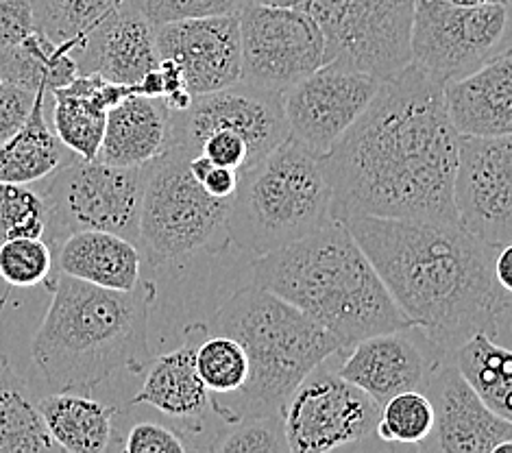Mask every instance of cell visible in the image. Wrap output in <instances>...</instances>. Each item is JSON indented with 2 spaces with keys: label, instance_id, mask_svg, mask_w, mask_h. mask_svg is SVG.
I'll return each instance as SVG.
<instances>
[{
  "label": "cell",
  "instance_id": "cell-1",
  "mask_svg": "<svg viewBox=\"0 0 512 453\" xmlns=\"http://www.w3.org/2000/svg\"><path fill=\"white\" fill-rule=\"evenodd\" d=\"M458 133L443 83L419 64L382 81L369 107L321 157L332 186V216L353 212L458 223L454 173Z\"/></svg>",
  "mask_w": 512,
  "mask_h": 453
},
{
  "label": "cell",
  "instance_id": "cell-2",
  "mask_svg": "<svg viewBox=\"0 0 512 453\" xmlns=\"http://www.w3.org/2000/svg\"><path fill=\"white\" fill-rule=\"evenodd\" d=\"M334 218L367 253L406 321L445 358L475 332L506 338L512 292L495 279L499 249L458 223L353 212Z\"/></svg>",
  "mask_w": 512,
  "mask_h": 453
},
{
  "label": "cell",
  "instance_id": "cell-3",
  "mask_svg": "<svg viewBox=\"0 0 512 453\" xmlns=\"http://www.w3.org/2000/svg\"><path fill=\"white\" fill-rule=\"evenodd\" d=\"M253 284L275 292L334 334L345 351L373 334L412 327L351 231L321 229L253 260Z\"/></svg>",
  "mask_w": 512,
  "mask_h": 453
},
{
  "label": "cell",
  "instance_id": "cell-4",
  "mask_svg": "<svg viewBox=\"0 0 512 453\" xmlns=\"http://www.w3.org/2000/svg\"><path fill=\"white\" fill-rule=\"evenodd\" d=\"M51 308L31 355L55 393H88L136 360L146 340V290L118 292L53 275Z\"/></svg>",
  "mask_w": 512,
  "mask_h": 453
},
{
  "label": "cell",
  "instance_id": "cell-5",
  "mask_svg": "<svg viewBox=\"0 0 512 453\" xmlns=\"http://www.w3.org/2000/svg\"><path fill=\"white\" fill-rule=\"evenodd\" d=\"M214 332L238 340L249 362L245 384L236 393L212 399L214 414L227 423L279 412L303 377L345 353L323 325L255 284L236 292L218 310Z\"/></svg>",
  "mask_w": 512,
  "mask_h": 453
},
{
  "label": "cell",
  "instance_id": "cell-6",
  "mask_svg": "<svg viewBox=\"0 0 512 453\" xmlns=\"http://www.w3.org/2000/svg\"><path fill=\"white\" fill-rule=\"evenodd\" d=\"M332 205L321 157L288 136L240 173L225 234L240 251L260 257L327 225Z\"/></svg>",
  "mask_w": 512,
  "mask_h": 453
},
{
  "label": "cell",
  "instance_id": "cell-7",
  "mask_svg": "<svg viewBox=\"0 0 512 453\" xmlns=\"http://www.w3.org/2000/svg\"><path fill=\"white\" fill-rule=\"evenodd\" d=\"M188 159L184 151L166 149L149 162L136 247L153 266L212 249L225 234L231 201L210 197L192 177Z\"/></svg>",
  "mask_w": 512,
  "mask_h": 453
},
{
  "label": "cell",
  "instance_id": "cell-8",
  "mask_svg": "<svg viewBox=\"0 0 512 453\" xmlns=\"http://www.w3.org/2000/svg\"><path fill=\"white\" fill-rule=\"evenodd\" d=\"M149 164L109 166L72 155L40 192L46 207L44 240L55 249L75 231H109L138 242Z\"/></svg>",
  "mask_w": 512,
  "mask_h": 453
},
{
  "label": "cell",
  "instance_id": "cell-9",
  "mask_svg": "<svg viewBox=\"0 0 512 453\" xmlns=\"http://www.w3.org/2000/svg\"><path fill=\"white\" fill-rule=\"evenodd\" d=\"M299 7L321 29L323 64L386 81L412 61L414 0H303Z\"/></svg>",
  "mask_w": 512,
  "mask_h": 453
},
{
  "label": "cell",
  "instance_id": "cell-10",
  "mask_svg": "<svg viewBox=\"0 0 512 453\" xmlns=\"http://www.w3.org/2000/svg\"><path fill=\"white\" fill-rule=\"evenodd\" d=\"M510 48V3L456 7L414 0L412 61L441 83L478 70Z\"/></svg>",
  "mask_w": 512,
  "mask_h": 453
},
{
  "label": "cell",
  "instance_id": "cell-11",
  "mask_svg": "<svg viewBox=\"0 0 512 453\" xmlns=\"http://www.w3.org/2000/svg\"><path fill=\"white\" fill-rule=\"evenodd\" d=\"M279 416L290 453H325L373 438L380 406L323 362L292 390Z\"/></svg>",
  "mask_w": 512,
  "mask_h": 453
},
{
  "label": "cell",
  "instance_id": "cell-12",
  "mask_svg": "<svg viewBox=\"0 0 512 453\" xmlns=\"http://www.w3.org/2000/svg\"><path fill=\"white\" fill-rule=\"evenodd\" d=\"M242 79L286 92L323 66V35L308 11L245 3L238 9Z\"/></svg>",
  "mask_w": 512,
  "mask_h": 453
},
{
  "label": "cell",
  "instance_id": "cell-13",
  "mask_svg": "<svg viewBox=\"0 0 512 453\" xmlns=\"http://www.w3.org/2000/svg\"><path fill=\"white\" fill-rule=\"evenodd\" d=\"M216 129H231L247 140L253 162H260L288 133L282 92L238 81L229 88L194 96L184 112H170L168 149L194 157L201 142Z\"/></svg>",
  "mask_w": 512,
  "mask_h": 453
},
{
  "label": "cell",
  "instance_id": "cell-14",
  "mask_svg": "<svg viewBox=\"0 0 512 453\" xmlns=\"http://www.w3.org/2000/svg\"><path fill=\"white\" fill-rule=\"evenodd\" d=\"M451 197L469 234L495 249L512 244V138L458 136Z\"/></svg>",
  "mask_w": 512,
  "mask_h": 453
},
{
  "label": "cell",
  "instance_id": "cell-15",
  "mask_svg": "<svg viewBox=\"0 0 512 453\" xmlns=\"http://www.w3.org/2000/svg\"><path fill=\"white\" fill-rule=\"evenodd\" d=\"M380 85L367 72L323 64L282 92L290 138L323 157L362 116Z\"/></svg>",
  "mask_w": 512,
  "mask_h": 453
},
{
  "label": "cell",
  "instance_id": "cell-16",
  "mask_svg": "<svg viewBox=\"0 0 512 453\" xmlns=\"http://www.w3.org/2000/svg\"><path fill=\"white\" fill-rule=\"evenodd\" d=\"M434 427L417 447L428 453H512V423L473 393L449 358H441L423 386Z\"/></svg>",
  "mask_w": 512,
  "mask_h": 453
},
{
  "label": "cell",
  "instance_id": "cell-17",
  "mask_svg": "<svg viewBox=\"0 0 512 453\" xmlns=\"http://www.w3.org/2000/svg\"><path fill=\"white\" fill-rule=\"evenodd\" d=\"M153 29L157 55L177 61L192 96L229 88L242 79L236 14L177 20Z\"/></svg>",
  "mask_w": 512,
  "mask_h": 453
},
{
  "label": "cell",
  "instance_id": "cell-18",
  "mask_svg": "<svg viewBox=\"0 0 512 453\" xmlns=\"http://www.w3.org/2000/svg\"><path fill=\"white\" fill-rule=\"evenodd\" d=\"M441 358L445 355L412 325L358 340L336 371L382 408L399 393L423 390Z\"/></svg>",
  "mask_w": 512,
  "mask_h": 453
},
{
  "label": "cell",
  "instance_id": "cell-19",
  "mask_svg": "<svg viewBox=\"0 0 512 453\" xmlns=\"http://www.w3.org/2000/svg\"><path fill=\"white\" fill-rule=\"evenodd\" d=\"M79 75L96 72L103 79L136 85L146 72L160 66L155 46V29L127 0L88 33L83 44L72 51Z\"/></svg>",
  "mask_w": 512,
  "mask_h": 453
},
{
  "label": "cell",
  "instance_id": "cell-20",
  "mask_svg": "<svg viewBox=\"0 0 512 453\" xmlns=\"http://www.w3.org/2000/svg\"><path fill=\"white\" fill-rule=\"evenodd\" d=\"M449 122L458 136L512 133V51L499 53L469 75L443 83Z\"/></svg>",
  "mask_w": 512,
  "mask_h": 453
},
{
  "label": "cell",
  "instance_id": "cell-21",
  "mask_svg": "<svg viewBox=\"0 0 512 453\" xmlns=\"http://www.w3.org/2000/svg\"><path fill=\"white\" fill-rule=\"evenodd\" d=\"M133 94H138L136 85L112 83L96 72L77 75L64 88L48 92L53 99L55 136L77 157L96 159L105 136L107 109Z\"/></svg>",
  "mask_w": 512,
  "mask_h": 453
},
{
  "label": "cell",
  "instance_id": "cell-22",
  "mask_svg": "<svg viewBox=\"0 0 512 453\" xmlns=\"http://www.w3.org/2000/svg\"><path fill=\"white\" fill-rule=\"evenodd\" d=\"M170 109L164 99L133 94L107 109L96 159L109 166H144L168 149Z\"/></svg>",
  "mask_w": 512,
  "mask_h": 453
},
{
  "label": "cell",
  "instance_id": "cell-23",
  "mask_svg": "<svg viewBox=\"0 0 512 453\" xmlns=\"http://www.w3.org/2000/svg\"><path fill=\"white\" fill-rule=\"evenodd\" d=\"M53 251L57 273L118 292L140 286V249L123 236L109 231H75Z\"/></svg>",
  "mask_w": 512,
  "mask_h": 453
},
{
  "label": "cell",
  "instance_id": "cell-24",
  "mask_svg": "<svg viewBox=\"0 0 512 453\" xmlns=\"http://www.w3.org/2000/svg\"><path fill=\"white\" fill-rule=\"evenodd\" d=\"M131 403L157 408L170 419L201 430L207 412L212 410V395L194 366V347L181 345L160 355L149 366L140 393Z\"/></svg>",
  "mask_w": 512,
  "mask_h": 453
},
{
  "label": "cell",
  "instance_id": "cell-25",
  "mask_svg": "<svg viewBox=\"0 0 512 453\" xmlns=\"http://www.w3.org/2000/svg\"><path fill=\"white\" fill-rule=\"evenodd\" d=\"M46 99L48 92L40 90L27 120L22 127L0 144V181L5 183H29L51 177L62 166L70 153L59 142L53 127L46 120Z\"/></svg>",
  "mask_w": 512,
  "mask_h": 453
},
{
  "label": "cell",
  "instance_id": "cell-26",
  "mask_svg": "<svg viewBox=\"0 0 512 453\" xmlns=\"http://www.w3.org/2000/svg\"><path fill=\"white\" fill-rule=\"evenodd\" d=\"M48 434L62 451L101 453L114 447L116 410L79 393H53L38 401Z\"/></svg>",
  "mask_w": 512,
  "mask_h": 453
},
{
  "label": "cell",
  "instance_id": "cell-27",
  "mask_svg": "<svg viewBox=\"0 0 512 453\" xmlns=\"http://www.w3.org/2000/svg\"><path fill=\"white\" fill-rule=\"evenodd\" d=\"M79 75L68 44H57L35 29L22 42L0 48V81L29 92H53Z\"/></svg>",
  "mask_w": 512,
  "mask_h": 453
},
{
  "label": "cell",
  "instance_id": "cell-28",
  "mask_svg": "<svg viewBox=\"0 0 512 453\" xmlns=\"http://www.w3.org/2000/svg\"><path fill=\"white\" fill-rule=\"evenodd\" d=\"M458 373L495 414L512 419V353L486 332H475L449 355Z\"/></svg>",
  "mask_w": 512,
  "mask_h": 453
},
{
  "label": "cell",
  "instance_id": "cell-29",
  "mask_svg": "<svg viewBox=\"0 0 512 453\" xmlns=\"http://www.w3.org/2000/svg\"><path fill=\"white\" fill-rule=\"evenodd\" d=\"M62 451L48 434L38 401L27 384L11 369L7 358L0 362V453H51Z\"/></svg>",
  "mask_w": 512,
  "mask_h": 453
},
{
  "label": "cell",
  "instance_id": "cell-30",
  "mask_svg": "<svg viewBox=\"0 0 512 453\" xmlns=\"http://www.w3.org/2000/svg\"><path fill=\"white\" fill-rule=\"evenodd\" d=\"M125 0H31L35 29L72 51L83 44L88 33Z\"/></svg>",
  "mask_w": 512,
  "mask_h": 453
},
{
  "label": "cell",
  "instance_id": "cell-31",
  "mask_svg": "<svg viewBox=\"0 0 512 453\" xmlns=\"http://www.w3.org/2000/svg\"><path fill=\"white\" fill-rule=\"evenodd\" d=\"M434 427L432 401L423 390H406L390 397L380 408L375 438L386 445L419 447Z\"/></svg>",
  "mask_w": 512,
  "mask_h": 453
},
{
  "label": "cell",
  "instance_id": "cell-32",
  "mask_svg": "<svg viewBox=\"0 0 512 453\" xmlns=\"http://www.w3.org/2000/svg\"><path fill=\"white\" fill-rule=\"evenodd\" d=\"M194 366L201 382L214 397L236 393L249 375L245 349L238 340L225 334H214L194 347Z\"/></svg>",
  "mask_w": 512,
  "mask_h": 453
},
{
  "label": "cell",
  "instance_id": "cell-33",
  "mask_svg": "<svg viewBox=\"0 0 512 453\" xmlns=\"http://www.w3.org/2000/svg\"><path fill=\"white\" fill-rule=\"evenodd\" d=\"M53 249L44 238H11L0 242V279L11 288H33L51 281Z\"/></svg>",
  "mask_w": 512,
  "mask_h": 453
},
{
  "label": "cell",
  "instance_id": "cell-34",
  "mask_svg": "<svg viewBox=\"0 0 512 453\" xmlns=\"http://www.w3.org/2000/svg\"><path fill=\"white\" fill-rule=\"evenodd\" d=\"M210 449L218 453H284L288 443L282 416L273 412L231 421L227 430L212 440Z\"/></svg>",
  "mask_w": 512,
  "mask_h": 453
},
{
  "label": "cell",
  "instance_id": "cell-35",
  "mask_svg": "<svg viewBox=\"0 0 512 453\" xmlns=\"http://www.w3.org/2000/svg\"><path fill=\"white\" fill-rule=\"evenodd\" d=\"M46 207L38 190L24 183L0 181V242L44 238Z\"/></svg>",
  "mask_w": 512,
  "mask_h": 453
},
{
  "label": "cell",
  "instance_id": "cell-36",
  "mask_svg": "<svg viewBox=\"0 0 512 453\" xmlns=\"http://www.w3.org/2000/svg\"><path fill=\"white\" fill-rule=\"evenodd\" d=\"M127 3L136 7L146 22L160 27V24L177 20L238 14L245 0H127Z\"/></svg>",
  "mask_w": 512,
  "mask_h": 453
},
{
  "label": "cell",
  "instance_id": "cell-37",
  "mask_svg": "<svg viewBox=\"0 0 512 453\" xmlns=\"http://www.w3.org/2000/svg\"><path fill=\"white\" fill-rule=\"evenodd\" d=\"M197 155L207 157L210 162H214L218 166L234 168L238 175L245 173L247 168H251L255 164L247 140L238 136V133L231 129L212 131L210 136L201 142Z\"/></svg>",
  "mask_w": 512,
  "mask_h": 453
},
{
  "label": "cell",
  "instance_id": "cell-38",
  "mask_svg": "<svg viewBox=\"0 0 512 453\" xmlns=\"http://www.w3.org/2000/svg\"><path fill=\"white\" fill-rule=\"evenodd\" d=\"M123 449L127 453H186L188 447L177 432L157 423L133 425L125 436Z\"/></svg>",
  "mask_w": 512,
  "mask_h": 453
},
{
  "label": "cell",
  "instance_id": "cell-39",
  "mask_svg": "<svg viewBox=\"0 0 512 453\" xmlns=\"http://www.w3.org/2000/svg\"><path fill=\"white\" fill-rule=\"evenodd\" d=\"M188 168L192 177L201 183V188L214 199L231 201L238 190L240 175L234 168L218 166L203 155H194L188 159Z\"/></svg>",
  "mask_w": 512,
  "mask_h": 453
},
{
  "label": "cell",
  "instance_id": "cell-40",
  "mask_svg": "<svg viewBox=\"0 0 512 453\" xmlns=\"http://www.w3.org/2000/svg\"><path fill=\"white\" fill-rule=\"evenodd\" d=\"M35 31L31 0H0V48L14 46Z\"/></svg>",
  "mask_w": 512,
  "mask_h": 453
},
{
  "label": "cell",
  "instance_id": "cell-41",
  "mask_svg": "<svg viewBox=\"0 0 512 453\" xmlns=\"http://www.w3.org/2000/svg\"><path fill=\"white\" fill-rule=\"evenodd\" d=\"M35 94L38 92H29L16 88V85L3 83V88H0V144L14 136L22 127V122L27 120Z\"/></svg>",
  "mask_w": 512,
  "mask_h": 453
},
{
  "label": "cell",
  "instance_id": "cell-42",
  "mask_svg": "<svg viewBox=\"0 0 512 453\" xmlns=\"http://www.w3.org/2000/svg\"><path fill=\"white\" fill-rule=\"evenodd\" d=\"M510 266H512V244H506V247L499 249L497 255H495L493 271H495V279L499 281V286L512 292V273H510Z\"/></svg>",
  "mask_w": 512,
  "mask_h": 453
},
{
  "label": "cell",
  "instance_id": "cell-43",
  "mask_svg": "<svg viewBox=\"0 0 512 453\" xmlns=\"http://www.w3.org/2000/svg\"><path fill=\"white\" fill-rule=\"evenodd\" d=\"M449 5L456 7H484V5H499V3H510V0H445Z\"/></svg>",
  "mask_w": 512,
  "mask_h": 453
},
{
  "label": "cell",
  "instance_id": "cell-44",
  "mask_svg": "<svg viewBox=\"0 0 512 453\" xmlns=\"http://www.w3.org/2000/svg\"><path fill=\"white\" fill-rule=\"evenodd\" d=\"M245 3H258V5H275V7H299L303 0H245Z\"/></svg>",
  "mask_w": 512,
  "mask_h": 453
},
{
  "label": "cell",
  "instance_id": "cell-45",
  "mask_svg": "<svg viewBox=\"0 0 512 453\" xmlns=\"http://www.w3.org/2000/svg\"><path fill=\"white\" fill-rule=\"evenodd\" d=\"M5 303H7V292H5V295H3V297H0V314H3V308H5ZM3 358H5V355H0V362H3Z\"/></svg>",
  "mask_w": 512,
  "mask_h": 453
},
{
  "label": "cell",
  "instance_id": "cell-46",
  "mask_svg": "<svg viewBox=\"0 0 512 453\" xmlns=\"http://www.w3.org/2000/svg\"><path fill=\"white\" fill-rule=\"evenodd\" d=\"M0 88H3V81H0Z\"/></svg>",
  "mask_w": 512,
  "mask_h": 453
}]
</instances>
